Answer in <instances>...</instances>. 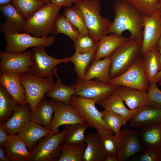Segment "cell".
<instances>
[{
	"instance_id": "40",
	"label": "cell",
	"mask_w": 161,
	"mask_h": 161,
	"mask_svg": "<svg viewBox=\"0 0 161 161\" xmlns=\"http://www.w3.org/2000/svg\"><path fill=\"white\" fill-rule=\"evenodd\" d=\"M133 6L143 16H151L157 10L160 0H123Z\"/></svg>"
},
{
	"instance_id": "47",
	"label": "cell",
	"mask_w": 161,
	"mask_h": 161,
	"mask_svg": "<svg viewBox=\"0 0 161 161\" xmlns=\"http://www.w3.org/2000/svg\"><path fill=\"white\" fill-rule=\"evenodd\" d=\"M0 161H10L5 154L3 148L0 147Z\"/></svg>"
},
{
	"instance_id": "1",
	"label": "cell",
	"mask_w": 161,
	"mask_h": 161,
	"mask_svg": "<svg viewBox=\"0 0 161 161\" xmlns=\"http://www.w3.org/2000/svg\"><path fill=\"white\" fill-rule=\"evenodd\" d=\"M115 17L109 33L122 35L127 30L132 37L142 38V16L132 5L123 0H114L113 4Z\"/></svg>"
},
{
	"instance_id": "16",
	"label": "cell",
	"mask_w": 161,
	"mask_h": 161,
	"mask_svg": "<svg viewBox=\"0 0 161 161\" xmlns=\"http://www.w3.org/2000/svg\"><path fill=\"white\" fill-rule=\"evenodd\" d=\"M0 9L5 18L1 27V32L4 35L15 32H24L26 19L12 4L1 5Z\"/></svg>"
},
{
	"instance_id": "20",
	"label": "cell",
	"mask_w": 161,
	"mask_h": 161,
	"mask_svg": "<svg viewBox=\"0 0 161 161\" xmlns=\"http://www.w3.org/2000/svg\"><path fill=\"white\" fill-rule=\"evenodd\" d=\"M32 111L27 103L19 105L14 110L12 115L6 121L0 123L10 135L18 134L21 128L30 121L29 116Z\"/></svg>"
},
{
	"instance_id": "12",
	"label": "cell",
	"mask_w": 161,
	"mask_h": 161,
	"mask_svg": "<svg viewBox=\"0 0 161 161\" xmlns=\"http://www.w3.org/2000/svg\"><path fill=\"white\" fill-rule=\"evenodd\" d=\"M32 52L21 53L0 52V73L12 72L22 74L30 71Z\"/></svg>"
},
{
	"instance_id": "27",
	"label": "cell",
	"mask_w": 161,
	"mask_h": 161,
	"mask_svg": "<svg viewBox=\"0 0 161 161\" xmlns=\"http://www.w3.org/2000/svg\"><path fill=\"white\" fill-rule=\"evenodd\" d=\"M117 90L100 104L104 109L117 113L122 116L127 121H129L137 109L133 110L128 109L125 106Z\"/></svg>"
},
{
	"instance_id": "21",
	"label": "cell",
	"mask_w": 161,
	"mask_h": 161,
	"mask_svg": "<svg viewBox=\"0 0 161 161\" xmlns=\"http://www.w3.org/2000/svg\"><path fill=\"white\" fill-rule=\"evenodd\" d=\"M18 134L24 140L30 152L39 140L48 134H52L47 128L30 121L24 126Z\"/></svg>"
},
{
	"instance_id": "39",
	"label": "cell",
	"mask_w": 161,
	"mask_h": 161,
	"mask_svg": "<svg viewBox=\"0 0 161 161\" xmlns=\"http://www.w3.org/2000/svg\"><path fill=\"white\" fill-rule=\"evenodd\" d=\"M101 112L103 118L106 124L118 138L121 131V127L125 125L127 121L122 116L116 113L105 109Z\"/></svg>"
},
{
	"instance_id": "53",
	"label": "cell",
	"mask_w": 161,
	"mask_h": 161,
	"mask_svg": "<svg viewBox=\"0 0 161 161\" xmlns=\"http://www.w3.org/2000/svg\"><path fill=\"white\" fill-rule=\"evenodd\" d=\"M159 84H160V85L161 86V83H159Z\"/></svg>"
},
{
	"instance_id": "34",
	"label": "cell",
	"mask_w": 161,
	"mask_h": 161,
	"mask_svg": "<svg viewBox=\"0 0 161 161\" xmlns=\"http://www.w3.org/2000/svg\"><path fill=\"white\" fill-rule=\"evenodd\" d=\"M59 33L66 35L73 42L80 35L77 28L63 14L58 15L53 27L52 34Z\"/></svg>"
},
{
	"instance_id": "32",
	"label": "cell",
	"mask_w": 161,
	"mask_h": 161,
	"mask_svg": "<svg viewBox=\"0 0 161 161\" xmlns=\"http://www.w3.org/2000/svg\"><path fill=\"white\" fill-rule=\"evenodd\" d=\"M96 51L81 53L75 51L72 56L68 58L69 62L75 66L78 80L83 79L85 74L90 63L94 59Z\"/></svg>"
},
{
	"instance_id": "38",
	"label": "cell",
	"mask_w": 161,
	"mask_h": 161,
	"mask_svg": "<svg viewBox=\"0 0 161 161\" xmlns=\"http://www.w3.org/2000/svg\"><path fill=\"white\" fill-rule=\"evenodd\" d=\"M74 42L75 51L84 53L96 51L99 41L89 34H80Z\"/></svg>"
},
{
	"instance_id": "33",
	"label": "cell",
	"mask_w": 161,
	"mask_h": 161,
	"mask_svg": "<svg viewBox=\"0 0 161 161\" xmlns=\"http://www.w3.org/2000/svg\"><path fill=\"white\" fill-rule=\"evenodd\" d=\"M19 105L6 89L0 86V123L8 119Z\"/></svg>"
},
{
	"instance_id": "5",
	"label": "cell",
	"mask_w": 161,
	"mask_h": 161,
	"mask_svg": "<svg viewBox=\"0 0 161 161\" xmlns=\"http://www.w3.org/2000/svg\"><path fill=\"white\" fill-rule=\"evenodd\" d=\"M20 81L25 91L26 103L32 112L55 83L52 76L42 78L36 76L31 71L21 74Z\"/></svg>"
},
{
	"instance_id": "10",
	"label": "cell",
	"mask_w": 161,
	"mask_h": 161,
	"mask_svg": "<svg viewBox=\"0 0 161 161\" xmlns=\"http://www.w3.org/2000/svg\"><path fill=\"white\" fill-rule=\"evenodd\" d=\"M44 46H39L32 48L31 59V72L35 75L47 78L54 75L55 67L62 63L69 62L68 58L58 59L48 55Z\"/></svg>"
},
{
	"instance_id": "36",
	"label": "cell",
	"mask_w": 161,
	"mask_h": 161,
	"mask_svg": "<svg viewBox=\"0 0 161 161\" xmlns=\"http://www.w3.org/2000/svg\"><path fill=\"white\" fill-rule=\"evenodd\" d=\"M86 146V143L75 145L61 143L60 148L62 154L58 161H83Z\"/></svg>"
},
{
	"instance_id": "19",
	"label": "cell",
	"mask_w": 161,
	"mask_h": 161,
	"mask_svg": "<svg viewBox=\"0 0 161 161\" xmlns=\"http://www.w3.org/2000/svg\"><path fill=\"white\" fill-rule=\"evenodd\" d=\"M129 122L131 127L140 129L161 123V109L146 105L137 108Z\"/></svg>"
},
{
	"instance_id": "29",
	"label": "cell",
	"mask_w": 161,
	"mask_h": 161,
	"mask_svg": "<svg viewBox=\"0 0 161 161\" xmlns=\"http://www.w3.org/2000/svg\"><path fill=\"white\" fill-rule=\"evenodd\" d=\"M117 91L130 109L133 110L145 105L146 92L140 90L120 86Z\"/></svg>"
},
{
	"instance_id": "9",
	"label": "cell",
	"mask_w": 161,
	"mask_h": 161,
	"mask_svg": "<svg viewBox=\"0 0 161 161\" xmlns=\"http://www.w3.org/2000/svg\"><path fill=\"white\" fill-rule=\"evenodd\" d=\"M109 83L135 88L147 92L150 83L144 70L143 58L139 57L123 73L111 78Z\"/></svg>"
},
{
	"instance_id": "46",
	"label": "cell",
	"mask_w": 161,
	"mask_h": 161,
	"mask_svg": "<svg viewBox=\"0 0 161 161\" xmlns=\"http://www.w3.org/2000/svg\"><path fill=\"white\" fill-rule=\"evenodd\" d=\"M104 161H119L118 157L114 154H106Z\"/></svg>"
},
{
	"instance_id": "45",
	"label": "cell",
	"mask_w": 161,
	"mask_h": 161,
	"mask_svg": "<svg viewBox=\"0 0 161 161\" xmlns=\"http://www.w3.org/2000/svg\"><path fill=\"white\" fill-rule=\"evenodd\" d=\"M10 134L0 125V147L3 148L7 142Z\"/></svg>"
},
{
	"instance_id": "37",
	"label": "cell",
	"mask_w": 161,
	"mask_h": 161,
	"mask_svg": "<svg viewBox=\"0 0 161 161\" xmlns=\"http://www.w3.org/2000/svg\"><path fill=\"white\" fill-rule=\"evenodd\" d=\"M12 4L26 19L45 4L38 0H13Z\"/></svg>"
},
{
	"instance_id": "24",
	"label": "cell",
	"mask_w": 161,
	"mask_h": 161,
	"mask_svg": "<svg viewBox=\"0 0 161 161\" xmlns=\"http://www.w3.org/2000/svg\"><path fill=\"white\" fill-rule=\"evenodd\" d=\"M144 70L150 83H157V75L161 66V55L156 47L143 56Z\"/></svg>"
},
{
	"instance_id": "4",
	"label": "cell",
	"mask_w": 161,
	"mask_h": 161,
	"mask_svg": "<svg viewBox=\"0 0 161 161\" xmlns=\"http://www.w3.org/2000/svg\"><path fill=\"white\" fill-rule=\"evenodd\" d=\"M75 5L83 15L89 34L99 41L109 33L112 21L100 14V0H81Z\"/></svg>"
},
{
	"instance_id": "13",
	"label": "cell",
	"mask_w": 161,
	"mask_h": 161,
	"mask_svg": "<svg viewBox=\"0 0 161 161\" xmlns=\"http://www.w3.org/2000/svg\"><path fill=\"white\" fill-rule=\"evenodd\" d=\"M142 17L143 28L141 54L143 56L157 46L161 35V16L157 10L151 16Z\"/></svg>"
},
{
	"instance_id": "50",
	"label": "cell",
	"mask_w": 161,
	"mask_h": 161,
	"mask_svg": "<svg viewBox=\"0 0 161 161\" xmlns=\"http://www.w3.org/2000/svg\"><path fill=\"white\" fill-rule=\"evenodd\" d=\"M157 11L159 12L161 16V0H160L158 3Z\"/></svg>"
},
{
	"instance_id": "8",
	"label": "cell",
	"mask_w": 161,
	"mask_h": 161,
	"mask_svg": "<svg viewBox=\"0 0 161 161\" xmlns=\"http://www.w3.org/2000/svg\"><path fill=\"white\" fill-rule=\"evenodd\" d=\"M96 101L92 99L73 95L70 104L77 111L89 126L97 130L101 129L113 134L103 118V114L95 106Z\"/></svg>"
},
{
	"instance_id": "11",
	"label": "cell",
	"mask_w": 161,
	"mask_h": 161,
	"mask_svg": "<svg viewBox=\"0 0 161 161\" xmlns=\"http://www.w3.org/2000/svg\"><path fill=\"white\" fill-rule=\"evenodd\" d=\"M6 45L5 51L13 53H21L30 47L44 46L49 47L54 43V36L38 38L26 32L12 33L4 35Z\"/></svg>"
},
{
	"instance_id": "22",
	"label": "cell",
	"mask_w": 161,
	"mask_h": 161,
	"mask_svg": "<svg viewBox=\"0 0 161 161\" xmlns=\"http://www.w3.org/2000/svg\"><path fill=\"white\" fill-rule=\"evenodd\" d=\"M55 101L48 100L44 97L37 106L34 111H31L29 116L30 121L45 127L51 123L54 113Z\"/></svg>"
},
{
	"instance_id": "44",
	"label": "cell",
	"mask_w": 161,
	"mask_h": 161,
	"mask_svg": "<svg viewBox=\"0 0 161 161\" xmlns=\"http://www.w3.org/2000/svg\"><path fill=\"white\" fill-rule=\"evenodd\" d=\"M81 0H49L51 3L56 6L66 7L71 6L72 3L77 4Z\"/></svg>"
},
{
	"instance_id": "6",
	"label": "cell",
	"mask_w": 161,
	"mask_h": 161,
	"mask_svg": "<svg viewBox=\"0 0 161 161\" xmlns=\"http://www.w3.org/2000/svg\"><path fill=\"white\" fill-rule=\"evenodd\" d=\"M65 128L42 139L31 152V161H58L62 154L60 145L65 137Z\"/></svg>"
},
{
	"instance_id": "2",
	"label": "cell",
	"mask_w": 161,
	"mask_h": 161,
	"mask_svg": "<svg viewBox=\"0 0 161 161\" xmlns=\"http://www.w3.org/2000/svg\"><path fill=\"white\" fill-rule=\"evenodd\" d=\"M142 43V38L130 36L111 54V79L123 73L140 57Z\"/></svg>"
},
{
	"instance_id": "48",
	"label": "cell",
	"mask_w": 161,
	"mask_h": 161,
	"mask_svg": "<svg viewBox=\"0 0 161 161\" xmlns=\"http://www.w3.org/2000/svg\"><path fill=\"white\" fill-rule=\"evenodd\" d=\"M156 47L159 50L161 55V47H159L157 46H156ZM157 80L158 82H159V83H161V66L160 71L158 73L157 75Z\"/></svg>"
},
{
	"instance_id": "42",
	"label": "cell",
	"mask_w": 161,
	"mask_h": 161,
	"mask_svg": "<svg viewBox=\"0 0 161 161\" xmlns=\"http://www.w3.org/2000/svg\"><path fill=\"white\" fill-rule=\"evenodd\" d=\"M157 83H150L146 92L145 105L156 109H161V91Z\"/></svg>"
},
{
	"instance_id": "49",
	"label": "cell",
	"mask_w": 161,
	"mask_h": 161,
	"mask_svg": "<svg viewBox=\"0 0 161 161\" xmlns=\"http://www.w3.org/2000/svg\"><path fill=\"white\" fill-rule=\"evenodd\" d=\"M13 0H0V5H6L10 3Z\"/></svg>"
},
{
	"instance_id": "3",
	"label": "cell",
	"mask_w": 161,
	"mask_h": 161,
	"mask_svg": "<svg viewBox=\"0 0 161 161\" xmlns=\"http://www.w3.org/2000/svg\"><path fill=\"white\" fill-rule=\"evenodd\" d=\"M61 8L51 3L45 4L26 19L24 32L36 37H48Z\"/></svg>"
},
{
	"instance_id": "35",
	"label": "cell",
	"mask_w": 161,
	"mask_h": 161,
	"mask_svg": "<svg viewBox=\"0 0 161 161\" xmlns=\"http://www.w3.org/2000/svg\"><path fill=\"white\" fill-rule=\"evenodd\" d=\"M63 15L77 28L80 34H89L83 15L76 5L66 7Z\"/></svg>"
},
{
	"instance_id": "15",
	"label": "cell",
	"mask_w": 161,
	"mask_h": 161,
	"mask_svg": "<svg viewBox=\"0 0 161 161\" xmlns=\"http://www.w3.org/2000/svg\"><path fill=\"white\" fill-rule=\"evenodd\" d=\"M139 138L138 132L128 128L121 131L118 137L119 161L130 159L141 151Z\"/></svg>"
},
{
	"instance_id": "52",
	"label": "cell",
	"mask_w": 161,
	"mask_h": 161,
	"mask_svg": "<svg viewBox=\"0 0 161 161\" xmlns=\"http://www.w3.org/2000/svg\"><path fill=\"white\" fill-rule=\"evenodd\" d=\"M44 3L45 4L50 3L49 0H38Z\"/></svg>"
},
{
	"instance_id": "23",
	"label": "cell",
	"mask_w": 161,
	"mask_h": 161,
	"mask_svg": "<svg viewBox=\"0 0 161 161\" xmlns=\"http://www.w3.org/2000/svg\"><path fill=\"white\" fill-rule=\"evenodd\" d=\"M110 66L109 57H106L103 59H94L88 68L84 79L90 80L96 78L103 82L109 83L111 79L109 74Z\"/></svg>"
},
{
	"instance_id": "18",
	"label": "cell",
	"mask_w": 161,
	"mask_h": 161,
	"mask_svg": "<svg viewBox=\"0 0 161 161\" xmlns=\"http://www.w3.org/2000/svg\"><path fill=\"white\" fill-rule=\"evenodd\" d=\"M3 148L10 161H31V152L18 134L10 135Z\"/></svg>"
},
{
	"instance_id": "25",
	"label": "cell",
	"mask_w": 161,
	"mask_h": 161,
	"mask_svg": "<svg viewBox=\"0 0 161 161\" xmlns=\"http://www.w3.org/2000/svg\"><path fill=\"white\" fill-rule=\"evenodd\" d=\"M85 143L83 161H104L106 154L98 132L88 134Z\"/></svg>"
},
{
	"instance_id": "17",
	"label": "cell",
	"mask_w": 161,
	"mask_h": 161,
	"mask_svg": "<svg viewBox=\"0 0 161 161\" xmlns=\"http://www.w3.org/2000/svg\"><path fill=\"white\" fill-rule=\"evenodd\" d=\"M21 74L8 72L0 73V86L19 104L26 103L25 91L20 81Z\"/></svg>"
},
{
	"instance_id": "14",
	"label": "cell",
	"mask_w": 161,
	"mask_h": 161,
	"mask_svg": "<svg viewBox=\"0 0 161 161\" xmlns=\"http://www.w3.org/2000/svg\"><path fill=\"white\" fill-rule=\"evenodd\" d=\"M86 123L71 104L67 105L55 101L54 116L51 123L47 128L52 134H55L59 132L58 128L61 126Z\"/></svg>"
},
{
	"instance_id": "41",
	"label": "cell",
	"mask_w": 161,
	"mask_h": 161,
	"mask_svg": "<svg viewBox=\"0 0 161 161\" xmlns=\"http://www.w3.org/2000/svg\"><path fill=\"white\" fill-rule=\"evenodd\" d=\"M101 141L105 154H110L118 156V137L101 129L97 130Z\"/></svg>"
},
{
	"instance_id": "26",
	"label": "cell",
	"mask_w": 161,
	"mask_h": 161,
	"mask_svg": "<svg viewBox=\"0 0 161 161\" xmlns=\"http://www.w3.org/2000/svg\"><path fill=\"white\" fill-rule=\"evenodd\" d=\"M54 73L56 79V82L45 95L55 101L70 104L71 97L75 92V89L72 86H68L63 83L57 72L56 68H55Z\"/></svg>"
},
{
	"instance_id": "30",
	"label": "cell",
	"mask_w": 161,
	"mask_h": 161,
	"mask_svg": "<svg viewBox=\"0 0 161 161\" xmlns=\"http://www.w3.org/2000/svg\"><path fill=\"white\" fill-rule=\"evenodd\" d=\"M65 137L62 143L68 145H77L85 143V131L89 126L86 123H78L64 125Z\"/></svg>"
},
{
	"instance_id": "31",
	"label": "cell",
	"mask_w": 161,
	"mask_h": 161,
	"mask_svg": "<svg viewBox=\"0 0 161 161\" xmlns=\"http://www.w3.org/2000/svg\"><path fill=\"white\" fill-rule=\"evenodd\" d=\"M138 133L147 147L161 149V123L140 128Z\"/></svg>"
},
{
	"instance_id": "7",
	"label": "cell",
	"mask_w": 161,
	"mask_h": 161,
	"mask_svg": "<svg viewBox=\"0 0 161 161\" xmlns=\"http://www.w3.org/2000/svg\"><path fill=\"white\" fill-rule=\"evenodd\" d=\"M70 86L75 89L74 95L93 99L98 104L116 91L120 86L106 83L97 79L92 80L84 79L78 80Z\"/></svg>"
},
{
	"instance_id": "51",
	"label": "cell",
	"mask_w": 161,
	"mask_h": 161,
	"mask_svg": "<svg viewBox=\"0 0 161 161\" xmlns=\"http://www.w3.org/2000/svg\"><path fill=\"white\" fill-rule=\"evenodd\" d=\"M156 46L161 47V35L158 40Z\"/></svg>"
},
{
	"instance_id": "43",
	"label": "cell",
	"mask_w": 161,
	"mask_h": 161,
	"mask_svg": "<svg viewBox=\"0 0 161 161\" xmlns=\"http://www.w3.org/2000/svg\"><path fill=\"white\" fill-rule=\"evenodd\" d=\"M137 155V161H161V149L155 148L147 147Z\"/></svg>"
},
{
	"instance_id": "28",
	"label": "cell",
	"mask_w": 161,
	"mask_h": 161,
	"mask_svg": "<svg viewBox=\"0 0 161 161\" xmlns=\"http://www.w3.org/2000/svg\"><path fill=\"white\" fill-rule=\"evenodd\" d=\"M121 35L112 34L106 35L99 41L95 55L94 60H100L109 57L111 54L126 39Z\"/></svg>"
}]
</instances>
